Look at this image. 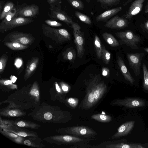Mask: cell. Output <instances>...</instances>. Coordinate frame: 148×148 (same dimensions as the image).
<instances>
[{
	"label": "cell",
	"instance_id": "cell-30",
	"mask_svg": "<svg viewBox=\"0 0 148 148\" xmlns=\"http://www.w3.org/2000/svg\"><path fill=\"white\" fill-rule=\"evenodd\" d=\"M143 69L144 76L143 86L145 90H148V71L144 63L143 64Z\"/></svg>",
	"mask_w": 148,
	"mask_h": 148
},
{
	"label": "cell",
	"instance_id": "cell-25",
	"mask_svg": "<svg viewBox=\"0 0 148 148\" xmlns=\"http://www.w3.org/2000/svg\"><path fill=\"white\" fill-rule=\"evenodd\" d=\"M14 4L12 2H8L4 5L2 11L0 13V20L5 18L8 13L14 8Z\"/></svg>",
	"mask_w": 148,
	"mask_h": 148
},
{
	"label": "cell",
	"instance_id": "cell-36",
	"mask_svg": "<svg viewBox=\"0 0 148 148\" xmlns=\"http://www.w3.org/2000/svg\"><path fill=\"white\" fill-rule=\"evenodd\" d=\"M102 75H103L107 77L110 76V71L108 68L103 67L102 68Z\"/></svg>",
	"mask_w": 148,
	"mask_h": 148
},
{
	"label": "cell",
	"instance_id": "cell-19",
	"mask_svg": "<svg viewBox=\"0 0 148 148\" xmlns=\"http://www.w3.org/2000/svg\"><path fill=\"white\" fill-rule=\"evenodd\" d=\"M106 148H143V145L135 143H120L116 144H109L105 145Z\"/></svg>",
	"mask_w": 148,
	"mask_h": 148
},
{
	"label": "cell",
	"instance_id": "cell-41",
	"mask_svg": "<svg viewBox=\"0 0 148 148\" xmlns=\"http://www.w3.org/2000/svg\"><path fill=\"white\" fill-rule=\"evenodd\" d=\"M12 82L11 80H4L3 82V84L5 85H8L12 84Z\"/></svg>",
	"mask_w": 148,
	"mask_h": 148
},
{
	"label": "cell",
	"instance_id": "cell-40",
	"mask_svg": "<svg viewBox=\"0 0 148 148\" xmlns=\"http://www.w3.org/2000/svg\"><path fill=\"white\" fill-rule=\"evenodd\" d=\"M8 114L10 116H14L16 115L17 112L15 110H11L9 112Z\"/></svg>",
	"mask_w": 148,
	"mask_h": 148
},
{
	"label": "cell",
	"instance_id": "cell-22",
	"mask_svg": "<svg viewBox=\"0 0 148 148\" xmlns=\"http://www.w3.org/2000/svg\"><path fill=\"white\" fill-rule=\"evenodd\" d=\"M4 44L9 48L14 50H22L28 47L27 45L17 42H5L4 43Z\"/></svg>",
	"mask_w": 148,
	"mask_h": 148
},
{
	"label": "cell",
	"instance_id": "cell-13",
	"mask_svg": "<svg viewBox=\"0 0 148 148\" xmlns=\"http://www.w3.org/2000/svg\"><path fill=\"white\" fill-rule=\"evenodd\" d=\"M128 22L125 18L117 15L112 18L106 23L104 27L114 29H120L127 27Z\"/></svg>",
	"mask_w": 148,
	"mask_h": 148
},
{
	"label": "cell",
	"instance_id": "cell-44",
	"mask_svg": "<svg viewBox=\"0 0 148 148\" xmlns=\"http://www.w3.org/2000/svg\"><path fill=\"white\" fill-rule=\"evenodd\" d=\"M17 134L20 136L23 137H26L27 136V134L24 132H20L17 133Z\"/></svg>",
	"mask_w": 148,
	"mask_h": 148
},
{
	"label": "cell",
	"instance_id": "cell-52",
	"mask_svg": "<svg viewBox=\"0 0 148 148\" xmlns=\"http://www.w3.org/2000/svg\"><path fill=\"white\" fill-rule=\"evenodd\" d=\"M144 50L148 53V48H145L144 49Z\"/></svg>",
	"mask_w": 148,
	"mask_h": 148
},
{
	"label": "cell",
	"instance_id": "cell-8",
	"mask_svg": "<svg viewBox=\"0 0 148 148\" xmlns=\"http://www.w3.org/2000/svg\"><path fill=\"white\" fill-rule=\"evenodd\" d=\"M34 20L29 18L22 17L14 18L10 22L0 26V32H4L20 26L31 23Z\"/></svg>",
	"mask_w": 148,
	"mask_h": 148
},
{
	"label": "cell",
	"instance_id": "cell-39",
	"mask_svg": "<svg viewBox=\"0 0 148 148\" xmlns=\"http://www.w3.org/2000/svg\"><path fill=\"white\" fill-rule=\"evenodd\" d=\"M44 118L47 120H50L52 117V115L50 112H47L44 115Z\"/></svg>",
	"mask_w": 148,
	"mask_h": 148
},
{
	"label": "cell",
	"instance_id": "cell-10",
	"mask_svg": "<svg viewBox=\"0 0 148 148\" xmlns=\"http://www.w3.org/2000/svg\"><path fill=\"white\" fill-rule=\"evenodd\" d=\"M144 55L143 53L127 54L129 64L136 76L140 75V67Z\"/></svg>",
	"mask_w": 148,
	"mask_h": 148
},
{
	"label": "cell",
	"instance_id": "cell-5",
	"mask_svg": "<svg viewBox=\"0 0 148 148\" xmlns=\"http://www.w3.org/2000/svg\"><path fill=\"white\" fill-rule=\"evenodd\" d=\"M50 12L48 14L50 18L60 20L68 25L74 23L72 18L59 8L52 4H50Z\"/></svg>",
	"mask_w": 148,
	"mask_h": 148
},
{
	"label": "cell",
	"instance_id": "cell-45",
	"mask_svg": "<svg viewBox=\"0 0 148 148\" xmlns=\"http://www.w3.org/2000/svg\"><path fill=\"white\" fill-rule=\"evenodd\" d=\"M58 0H47L48 3L50 4L53 5V3H56Z\"/></svg>",
	"mask_w": 148,
	"mask_h": 148
},
{
	"label": "cell",
	"instance_id": "cell-26",
	"mask_svg": "<svg viewBox=\"0 0 148 148\" xmlns=\"http://www.w3.org/2000/svg\"><path fill=\"white\" fill-rule=\"evenodd\" d=\"M75 14L76 17L83 22L88 25L91 24V21L88 16L77 11L75 12Z\"/></svg>",
	"mask_w": 148,
	"mask_h": 148
},
{
	"label": "cell",
	"instance_id": "cell-9",
	"mask_svg": "<svg viewBox=\"0 0 148 148\" xmlns=\"http://www.w3.org/2000/svg\"><path fill=\"white\" fill-rule=\"evenodd\" d=\"M111 104L114 106H125L130 108L143 107L145 105V101L138 98H128L116 99L112 101Z\"/></svg>",
	"mask_w": 148,
	"mask_h": 148
},
{
	"label": "cell",
	"instance_id": "cell-32",
	"mask_svg": "<svg viewBox=\"0 0 148 148\" xmlns=\"http://www.w3.org/2000/svg\"><path fill=\"white\" fill-rule=\"evenodd\" d=\"M8 60V57L6 54H3L0 59V73H1L5 68Z\"/></svg>",
	"mask_w": 148,
	"mask_h": 148
},
{
	"label": "cell",
	"instance_id": "cell-53",
	"mask_svg": "<svg viewBox=\"0 0 148 148\" xmlns=\"http://www.w3.org/2000/svg\"><path fill=\"white\" fill-rule=\"evenodd\" d=\"M86 1L88 2V3H89L90 2V0H86Z\"/></svg>",
	"mask_w": 148,
	"mask_h": 148
},
{
	"label": "cell",
	"instance_id": "cell-27",
	"mask_svg": "<svg viewBox=\"0 0 148 148\" xmlns=\"http://www.w3.org/2000/svg\"><path fill=\"white\" fill-rule=\"evenodd\" d=\"M16 11L17 9L14 8L9 12L6 15L3 20L1 23L0 26H1L10 22L13 18H15Z\"/></svg>",
	"mask_w": 148,
	"mask_h": 148
},
{
	"label": "cell",
	"instance_id": "cell-49",
	"mask_svg": "<svg viewBox=\"0 0 148 148\" xmlns=\"http://www.w3.org/2000/svg\"><path fill=\"white\" fill-rule=\"evenodd\" d=\"M145 27L148 31V21H147L145 23Z\"/></svg>",
	"mask_w": 148,
	"mask_h": 148
},
{
	"label": "cell",
	"instance_id": "cell-24",
	"mask_svg": "<svg viewBox=\"0 0 148 148\" xmlns=\"http://www.w3.org/2000/svg\"><path fill=\"white\" fill-rule=\"evenodd\" d=\"M91 118L92 119L103 123L109 122L112 120V118L110 116L101 114L92 115L91 116Z\"/></svg>",
	"mask_w": 148,
	"mask_h": 148
},
{
	"label": "cell",
	"instance_id": "cell-54",
	"mask_svg": "<svg viewBox=\"0 0 148 148\" xmlns=\"http://www.w3.org/2000/svg\"></svg>",
	"mask_w": 148,
	"mask_h": 148
},
{
	"label": "cell",
	"instance_id": "cell-21",
	"mask_svg": "<svg viewBox=\"0 0 148 148\" xmlns=\"http://www.w3.org/2000/svg\"><path fill=\"white\" fill-rule=\"evenodd\" d=\"M102 36L105 41L111 47H116L119 45L118 41L111 34L105 32Z\"/></svg>",
	"mask_w": 148,
	"mask_h": 148
},
{
	"label": "cell",
	"instance_id": "cell-46",
	"mask_svg": "<svg viewBox=\"0 0 148 148\" xmlns=\"http://www.w3.org/2000/svg\"><path fill=\"white\" fill-rule=\"evenodd\" d=\"M55 86L56 87V90L58 92H60L61 91V90L57 82H55Z\"/></svg>",
	"mask_w": 148,
	"mask_h": 148
},
{
	"label": "cell",
	"instance_id": "cell-33",
	"mask_svg": "<svg viewBox=\"0 0 148 148\" xmlns=\"http://www.w3.org/2000/svg\"><path fill=\"white\" fill-rule=\"evenodd\" d=\"M67 101L71 107L75 108L78 104L79 99L77 98L71 97L67 99Z\"/></svg>",
	"mask_w": 148,
	"mask_h": 148
},
{
	"label": "cell",
	"instance_id": "cell-23",
	"mask_svg": "<svg viewBox=\"0 0 148 148\" xmlns=\"http://www.w3.org/2000/svg\"><path fill=\"white\" fill-rule=\"evenodd\" d=\"M94 44L97 57L98 59H100L101 58L102 47L100 40L97 35L95 36Z\"/></svg>",
	"mask_w": 148,
	"mask_h": 148
},
{
	"label": "cell",
	"instance_id": "cell-31",
	"mask_svg": "<svg viewBox=\"0 0 148 148\" xmlns=\"http://www.w3.org/2000/svg\"><path fill=\"white\" fill-rule=\"evenodd\" d=\"M101 4L108 6L116 5L119 3L120 0H97Z\"/></svg>",
	"mask_w": 148,
	"mask_h": 148
},
{
	"label": "cell",
	"instance_id": "cell-6",
	"mask_svg": "<svg viewBox=\"0 0 148 148\" xmlns=\"http://www.w3.org/2000/svg\"><path fill=\"white\" fill-rule=\"evenodd\" d=\"M6 37L10 42H17L26 45L31 44L34 40V38L31 34L17 31L9 33Z\"/></svg>",
	"mask_w": 148,
	"mask_h": 148
},
{
	"label": "cell",
	"instance_id": "cell-3",
	"mask_svg": "<svg viewBox=\"0 0 148 148\" xmlns=\"http://www.w3.org/2000/svg\"><path fill=\"white\" fill-rule=\"evenodd\" d=\"M93 87V94L96 103L102 98L107 90V86L100 74L90 75Z\"/></svg>",
	"mask_w": 148,
	"mask_h": 148
},
{
	"label": "cell",
	"instance_id": "cell-51",
	"mask_svg": "<svg viewBox=\"0 0 148 148\" xmlns=\"http://www.w3.org/2000/svg\"><path fill=\"white\" fill-rule=\"evenodd\" d=\"M10 135L12 137H16L17 136L16 135L12 133H10Z\"/></svg>",
	"mask_w": 148,
	"mask_h": 148
},
{
	"label": "cell",
	"instance_id": "cell-34",
	"mask_svg": "<svg viewBox=\"0 0 148 148\" xmlns=\"http://www.w3.org/2000/svg\"><path fill=\"white\" fill-rule=\"evenodd\" d=\"M45 22L49 26L54 27H59L62 25V24L57 21L49 20H45Z\"/></svg>",
	"mask_w": 148,
	"mask_h": 148
},
{
	"label": "cell",
	"instance_id": "cell-7",
	"mask_svg": "<svg viewBox=\"0 0 148 148\" xmlns=\"http://www.w3.org/2000/svg\"><path fill=\"white\" fill-rule=\"evenodd\" d=\"M95 104L93 94V84L90 78L87 82L86 95L79 107L82 109L87 110L91 108Z\"/></svg>",
	"mask_w": 148,
	"mask_h": 148
},
{
	"label": "cell",
	"instance_id": "cell-15",
	"mask_svg": "<svg viewBox=\"0 0 148 148\" xmlns=\"http://www.w3.org/2000/svg\"><path fill=\"white\" fill-rule=\"evenodd\" d=\"M134 123V121H131L123 124L119 127L117 132L111 136V138L115 139L127 135L132 131Z\"/></svg>",
	"mask_w": 148,
	"mask_h": 148
},
{
	"label": "cell",
	"instance_id": "cell-4",
	"mask_svg": "<svg viewBox=\"0 0 148 148\" xmlns=\"http://www.w3.org/2000/svg\"><path fill=\"white\" fill-rule=\"evenodd\" d=\"M66 132L74 136L90 139L94 138L97 134V133L94 130L88 127L83 126L69 127L66 129Z\"/></svg>",
	"mask_w": 148,
	"mask_h": 148
},
{
	"label": "cell",
	"instance_id": "cell-35",
	"mask_svg": "<svg viewBox=\"0 0 148 148\" xmlns=\"http://www.w3.org/2000/svg\"><path fill=\"white\" fill-rule=\"evenodd\" d=\"M62 90L65 92H68L71 89V87L67 84L62 82L60 83Z\"/></svg>",
	"mask_w": 148,
	"mask_h": 148
},
{
	"label": "cell",
	"instance_id": "cell-11",
	"mask_svg": "<svg viewBox=\"0 0 148 148\" xmlns=\"http://www.w3.org/2000/svg\"><path fill=\"white\" fill-rule=\"evenodd\" d=\"M40 8L35 4H32L18 8L15 17H34L39 14Z\"/></svg>",
	"mask_w": 148,
	"mask_h": 148
},
{
	"label": "cell",
	"instance_id": "cell-47",
	"mask_svg": "<svg viewBox=\"0 0 148 148\" xmlns=\"http://www.w3.org/2000/svg\"><path fill=\"white\" fill-rule=\"evenodd\" d=\"M24 144L27 146H30L31 145V142L28 140H26L24 142Z\"/></svg>",
	"mask_w": 148,
	"mask_h": 148
},
{
	"label": "cell",
	"instance_id": "cell-20",
	"mask_svg": "<svg viewBox=\"0 0 148 148\" xmlns=\"http://www.w3.org/2000/svg\"><path fill=\"white\" fill-rule=\"evenodd\" d=\"M62 55L64 59L73 62L75 59L76 52L73 48H68L63 52Z\"/></svg>",
	"mask_w": 148,
	"mask_h": 148
},
{
	"label": "cell",
	"instance_id": "cell-1",
	"mask_svg": "<svg viewBox=\"0 0 148 148\" xmlns=\"http://www.w3.org/2000/svg\"><path fill=\"white\" fill-rule=\"evenodd\" d=\"M42 27L43 34L57 43H61L71 39V34L65 29H56L45 24H42Z\"/></svg>",
	"mask_w": 148,
	"mask_h": 148
},
{
	"label": "cell",
	"instance_id": "cell-12",
	"mask_svg": "<svg viewBox=\"0 0 148 148\" xmlns=\"http://www.w3.org/2000/svg\"><path fill=\"white\" fill-rule=\"evenodd\" d=\"M74 42L77 50V57L82 58L85 52V38L84 34L80 30L73 29Z\"/></svg>",
	"mask_w": 148,
	"mask_h": 148
},
{
	"label": "cell",
	"instance_id": "cell-43",
	"mask_svg": "<svg viewBox=\"0 0 148 148\" xmlns=\"http://www.w3.org/2000/svg\"><path fill=\"white\" fill-rule=\"evenodd\" d=\"M17 125L19 127H24L25 126V124L24 122L22 121H20L17 123Z\"/></svg>",
	"mask_w": 148,
	"mask_h": 148
},
{
	"label": "cell",
	"instance_id": "cell-2",
	"mask_svg": "<svg viewBox=\"0 0 148 148\" xmlns=\"http://www.w3.org/2000/svg\"><path fill=\"white\" fill-rule=\"evenodd\" d=\"M116 36L123 42L133 49H139L138 44L140 42L139 36L135 34L132 32L128 30L115 32Z\"/></svg>",
	"mask_w": 148,
	"mask_h": 148
},
{
	"label": "cell",
	"instance_id": "cell-14",
	"mask_svg": "<svg viewBox=\"0 0 148 148\" xmlns=\"http://www.w3.org/2000/svg\"><path fill=\"white\" fill-rule=\"evenodd\" d=\"M146 0H135L131 4L127 11L123 15L126 19H131L142 10Z\"/></svg>",
	"mask_w": 148,
	"mask_h": 148
},
{
	"label": "cell",
	"instance_id": "cell-29",
	"mask_svg": "<svg viewBox=\"0 0 148 148\" xmlns=\"http://www.w3.org/2000/svg\"><path fill=\"white\" fill-rule=\"evenodd\" d=\"M68 3L73 8L82 10L84 7V3L81 0H67Z\"/></svg>",
	"mask_w": 148,
	"mask_h": 148
},
{
	"label": "cell",
	"instance_id": "cell-42",
	"mask_svg": "<svg viewBox=\"0 0 148 148\" xmlns=\"http://www.w3.org/2000/svg\"><path fill=\"white\" fill-rule=\"evenodd\" d=\"M5 1H0V13L1 12L2 9L4 7L5 5Z\"/></svg>",
	"mask_w": 148,
	"mask_h": 148
},
{
	"label": "cell",
	"instance_id": "cell-18",
	"mask_svg": "<svg viewBox=\"0 0 148 148\" xmlns=\"http://www.w3.org/2000/svg\"><path fill=\"white\" fill-rule=\"evenodd\" d=\"M39 59L38 57H34L27 64L24 75V78L26 80L30 77L37 68Z\"/></svg>",
	"mask_w": 148,
	"mask_h": 148
},
{
	"label": "cell",
	"instance_id": "cell-17",
	"mask_svg": "<svg viewBox=\"0 0 148 148\" xmlns=\"http://www.w3.org/2000/svg\"><path fill=\"white\" fill-rule=\"evenodd\" d=\"M117 62L119 69L125 79L131 84H133L135 82L134 79L127 69L122 58L118 56Z\"/></svg>",
	"mask_w": 148,
	"mask_h": 148
},
{
	"label": "cell",
	"instance_id": "cell-37",
	"mask_svg": "<svg viewBox=\"0 0 148 148\" xmlns=\"http://www.w3.org/2000/svg\"><path fill=\"white\" fill-rule=\"evenodd\" d=\"M30 93L31 95L36 97L38 96L39 95L38 90L35 88L31 90Z\"/></svg>",
	"mask_w": 148,
	"mask_h": 148
},
{
	"label": "cell",
	"instance_id": "cell-28",
	"mask_svg": "<svg viewBox=\"0 0 148 148\" xmlns=\"http://www.w3.org/2000/svg\"><path fill=\"white\" fill-rule=\"evenodd\" d=\"M101 58L102 61L106 64H108L110 61L111 54L103 46H102Z\"/></svg>",
	"mask_w": 148,
	"mask_h": 148
},
{
	"label": "cell",
	"instance_id": "cell-48",
	"mask_svg": "<svg viewBox=\"0 0 148 148\" xmlns=\"http://www.w3.org/2000/svg\"><path fill=\"white\" fill-rule=\"evenodd\" d=\"M10 79L12 82L14 83L17 79V78L14 76H12L10 77Z\"/></svg>",
	"mask_w": 148,
	"mask_h": 148
},
{
	"label": "cell",
	"instance_id": "cell-50",
	"mask_svg": "<svg viewBox=\"0 0 148 148\" xmlns=\"http://www.w3.org/2000/svg\"><path fill=\"white\" fill-rule=\"evenodd\" d=\"M145 13H148V2L146 6H145Z\"/></svg>",
	"mask_w": 148,
	"mask_h": 148
},
{
	"label": "cell",
	"instance_id": "cell-16",
	"mask_svg": "<svg viewBox=\"0 0 148 148\" xmlns=\"http://www.w3.org/2000/svg\"><path fill=\"white\" fill-rule=\"evenodd\" d=\"M122 9V7H119L105 11L98 15L96 18L95 20L97 22L106 21Z\"/></svg>",
	"mask_w": 148,
	"mask_h": 148
},
{
	"label": "cell",
	"instance_id": "cell-38",
	"mask_svg": "<svg viewBox=\"0 0 148 148\" xmlns=\"http://www.w3.org/2000/svg\"><path fill=\"white\" fill-rule=\"evenodd\" d=\"M70 27L73 29L80 30L81 29L80 26L78 23H75L72 24L71 25Z\"/></svg>",
	"mask_w": 148,
	"mask_h": 148
}]
</instances>
